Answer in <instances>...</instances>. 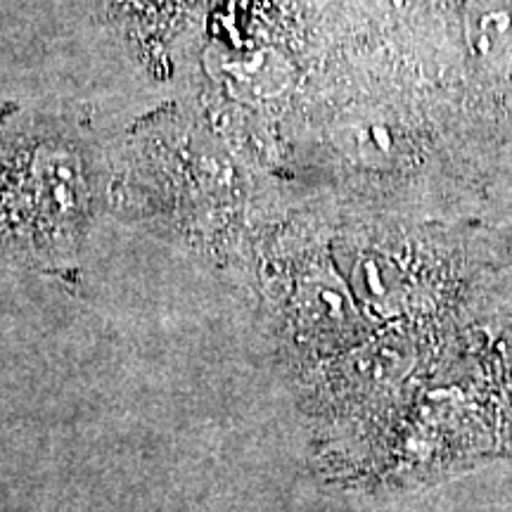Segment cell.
Instances as JSON below:
<instances>
[{
  "label": "cell",
  "instance_id": "1",
  "mask_svg": "<svg viewBox=\"0 0 512 512\" xmlns=\"http://www.w3.org/2000/svg\"><path fill=\"white\" fill-rule=\"evenodd\" d=\"M472 392L482 408L494 456H512V339L472 363Z\"/></svg>",
  "mask_w": 512,
  "mask_h": 512
},
{
  "label": "cell",
  "instance_id": "2",
  "mask_svg": "<svg viewBox=\"0 0 512 512\" xmlns=\"http://www.w3.org/2000/svg\"><path fill=\"white\" fill-rule=\"evenodd\" d=\"M467 38L486 67L503 69L512 60V8L505 0H472Z\"/></svg>",
  "mask_w": 512,
  "mask_h": 512
}]
</instances>
